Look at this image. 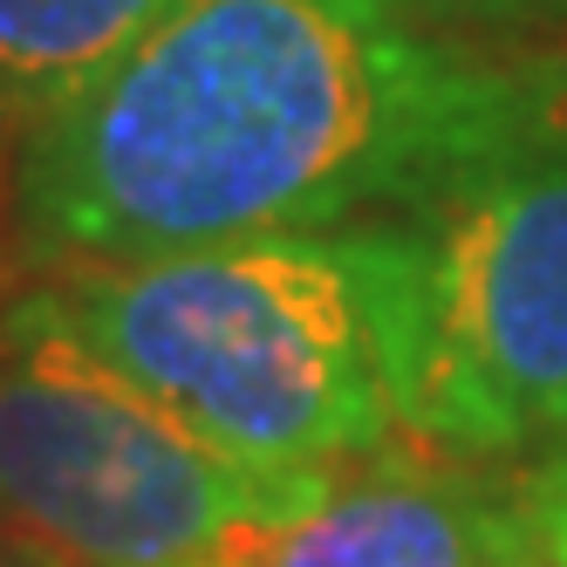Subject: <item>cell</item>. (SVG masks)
<instances>
[{"instance_id": "cell-1", "label": "cell", "mask_w": 567, "mask_h": 567, "mask_svg": "<svg viewBox=\"0 0 567 567\" xmlns=\"http://www.w3.org/2000/svg\"><path fill=\"white\" fill-rule=\"evenodd\" d=\"M513 55L417 28V0H172L21 151L42 267H131L411 213Z\"/></svg>"}, {"instance_id": "cell-2", "label": "cell", "mask_w": 567, "mask_h": 567, "mask_svg": "<svg viewBox=\"0 0 567 567\" xmlns=\"http://www.w3.org/2000/svg\"><path fill=\"white\" fill-rule=\"evenodd\" d=\"M49 295L110 362L267 472H342L411 437L424 260L396 219L75 267Z\"/></svg>"}, {"instance_id": "cell-3", "label": "cell", "mask_w": 567, "mask_h": 567, "mask_svg": "<svg viewBox=\"0 0 567 567\" xmlns=\"http://www.w3.org/2000/svg\"><path fill=\"white\" fill-rule=\"evenodd\" d=\"M396 226L424 260L411 437L452 458L567 437V49L506 62Z\"/></svg>"}, {"instance_id": "cell-4", "label": "cell", "mask_w": 567, "mask_h": 567, "mask_svg": "<svg viewBox=\"0 0 567 567\" xmlns=\"http://www.w3.org/2000/svg\"><path fill=\"white\" fill-rule=\"evenodd\" d=\"M336 472H267L110 362L34 288L0 315V519L75 567H247Z\"/></svg>"}, {"instance_id": "cell-5", "label": "cell", "mask_w": 567, "mask_h": 567, "mask_svg": "<svg viewBox=\"0 0 567 567\" xmlns=\"http://www.w3.org/2000/svg\"><path fill=\"white\" fill-rule=\"evenodd\" d=\"M526 485L465 465L383 458L336 472L301 519L274 526L247 567H540Z\"/></svg>"}, {"instance_id": "cell-6", "label": "cell", "mask_w": 567, "mask_h": 567, "mask_svg": "<svg viewBox=\"0 0 567 567\" xmlns=\"http://www.w3.org/2000/svg\"><path fill=\"white\" fill-rule=\"evenodd\" d=\"M172 0H0V110L42 124Z\"/></svg>"}, {"instance_id": "cell-7", "label": "cell", "mask_w": 567, "mask_h": 567, "mask_svg": "<svg viewBox=\"0 0 567 567\" xmlns=\"http://www.w3.org/2000/svg\"><path fill=\"white\" fill-rule=\"evenodd\" d=\"M519 485H526V513H534V534H540L547 567H567V444L540 472H526Z\"/></svg>"}, {"instance_id": "cell-8", "label": "cell", "mask_w": 567, "mask_h": 567, "mask_svg": "<svg viewBox=\"0 0 567 567\" xmlns=\"http://www.w3.org/2000/svg\"><path fill=\"white\" fill-rule=\"evenodd\" d=\"M0 567H75L69 554H55L42 534H28V526L0 519Z\"/></svg>"}, {"instance_id": "cell-9", "label": "cell", "mask_w": 567, "mask_h": 567, "mask_svg": "<svg viewBox=\"0 0 567 567\" xmlns=\"http://www.w3.org/2000/svg\"><path fill=\"white\" fill-rule=\"evenodd\" d=\"M431 8H452V14H485V21H526V14L567 8V0H431Z\"/></svg>"}, {"instance_id": "cell-10", "label": "cell", "mask_w": 567, "mask_h": 567, "mask_svg": "<svg viewBox=\"0 0 567 567\" xmlns=\"http://www.w3.org/2000/svg\"><path fill=\"white\" fill-rule=\"evenodd\" d=\"M0 116H8V110H0Z\"/></svg>"}, {"instance_id": "cell-11", "label": "cell", "mask_w": 567, "mask_h": 567, "mask_svg": "<svg viewBox=\"0 0 567 567\" xmlns=\"http://www.w3.org/2000/svg\"><path fill=\"white\" fill-rule=\"evenodd\" d=\"M540 567H547V560H540Z\"/></svg>"}]
</instances>
